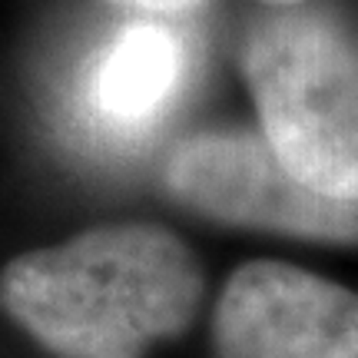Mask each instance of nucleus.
<instances>
[{"mask_svg":"<svg viewBox=\"0 0 358 358\" xmlns=\"http://www.w3.org/2000/svg\"><path fill=\"white\" fill-rule=\"evenodd\" d=\"M203 299V272L159 226H103L24 252L0 272V306L57 358H143L176 338Z\"/></svg>","mask_w":358,"mask_h":358,"instance_id":"1","label":"nucleus"},{"mask_svg":"<svg viewBox=\"0 0 358 358\" xmlns=\"http://www.w3.org/2000/svg\"><path fill=\"white\" fill-rule=\"evenodd\" d=\"M243 73L279 163L308 189L358 203V43L322 10H279L243 43Z\"/></svg>","mask_w":358,"mask_h":358,"instance_id":"2","label":"nucleus"},{"mask_svg":"<svg viewBox=\"0 0 358 358\" xmlns=\"http://www.w3.org/2000/svg\"><path fill=\"white\" fill-rule=\"evenodd\" d=\"M163 182L182 206L216 222L322 243L358 239V203L308 189L252 133H196L179 140L163 163Z\"/></svg>","mask_w":358,"mask_h":358,"instance_id":"3","label":"nucleus"},{"mask_svg":"<svg viewBox=\"0 0 358 358\" xmlns=\"http://www.w3.org/2000/svg\"><path fill=\"white\" fill-rule=\"evenodd\" d=\"M196 50L186 30L159 17H133L93 47L66 93L77 136L129 153L153 136L186 96Z\"/></svg>","mask_w":358,"mask_h":358,"instance_id":"4","label":"nucleus"},{"mask_svg":"<svg viewBox=\"0 0 358 358\" xmlns=\"http://www.w3.org/2000/svg\"><path fill=\"white\" fill-rule=\"evenodd\" d=\"M219 358H358V292L285 262H249L213 319Z\"/></svg>","mask_w":358,"mask_h":358,"instance_id":"5","label":"nucleus"},{"mask_svg":"<svg viewBox=\"0 0 358 358\" xmlns=\"http://www.w3.org/2000/svg\"><path fill=\"white\" fill-rule=\"evenodd\" d=\"M106 3L123 7L136 17H159V20H179L206 7V0H106Z\"/></svg>","mask_w":358,"mask_h":358,"instance_id":"6","label":"nucleus"},{"mask_svg":"<svg viewBox=\"0 0 358 358\" xmlns=\"http://www.w3.org/2000/svg\"><path fill=\"white\" fill-rule=\"evenodd\" d=\"M268 7H275V10H289V7H299V3H306V0H262Z\"/></svg>","mask_w":358,"mask_h":358,"instance_id":"7","label":"nucleus"}]
</instances>
